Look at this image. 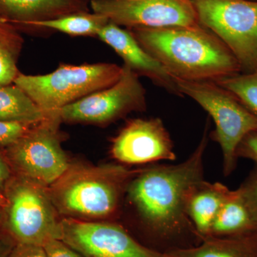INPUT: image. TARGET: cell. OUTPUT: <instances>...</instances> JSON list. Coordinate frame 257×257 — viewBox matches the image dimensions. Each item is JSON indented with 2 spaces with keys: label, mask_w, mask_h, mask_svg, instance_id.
I'll return each mask as SVG.
<instances>
[{
  "label": "cell",
  "mask_w": 257,
  "mask_h": 257,
  "mask_svg": "<svg viewBox=\"0 0 257 257\" xmlns=\"http://www.w3.org/2000/svg\"><path fill=\"white\" fill-rule=\"evenodd\" d=\"M111 153L128 165L176 159L173 142L160 118L128 121L113 140Z\"/></svg>",
  "instance_id": "obj_12"
},
{
  "label": "cell",
  "mask_w": 257,
  "mask_h": 257,
  "mask_svg": "<svg viewBox=\"0 0 257 257\" xmlns=\"http://www.w3.org/2000/svg\"><path fill=\"white\" fill-rule=\"evenodd\" d=\"M90 0H0V18L22 31L32 23L89 12Z\"/></svg>",
  "instance_id": "obj_14"
},
{
  "label": "cell",
  "mask_w": 257,
  "mask_h": 257,
  "mask_svg": "<svg viewBox=\"0 0 257 257\" xmlns=\"http://www.w3.org/2000/svg\"><path fill=\"white\" fill-rule=\"evenodd\" d=\"M256 1H257V0H256Z\"/></svg>",
  "instance_id": "obj_31"
},
{
  "label": "cell",
  "mask_w": 257,
  "mask_h": 257,
  "mask_svg": "<svg viewBox=\"0 0 257 257\" xmlns=\"http://www.w3.org/2000/svg\"><path fill=\"white\" fill-rule=\"evenodd\" d=\"M238 189L257 218V165Z\"/></svg>",
  "instance_id": "obj_23"
},
{
  "label": "cell",
  "mask_w": 257,
  "mask_h": 257,
  "mask_svg": "<svg viewBox=\"0 0 257 257\" xmlns=\"http://www.w3.org/2000/svg\"><path fill=\"white\" fill-rule=\"evenodd\" d=\"M37 123L0 121V147L14 143Z\"/></svg>",
  "instance_id": "obj_22"
},
{
  "label": "cell",
  "mask_w": 257,
  "mask_h": 257,
  "mask_svg": "<svg viewBox=\"0 0 257 257\" xmlns=\"http://www.w3.org/2000/svg\"><path fill=\"white\" fill-rule=\"evenodd\" d=\"M8 257H46L42 246L32 244H15Z\"/></svg>",
  "instance_id": "obj_26"
},
{
  "label": "cell",
  "mask_w": 257,
  "mask_h": 257,
  "mask_svg": "<svg viewBox=\"0 0 257 257\" xmlns=\"http://www.w3.org/2000/svg\"><path fill=\"white\" fill-rule=\"evenodd\" d=\"M174 79L180 95L197 101L214 120L215 130L211 138L222 152L223 173L229 176L237 165L240 143L248 134L257 131L256 115L215 82Z\"/></svg>",
  "instance_id": "obj_6"
},
{
  "label": "cell",
  "mask_w": 257,
  "mask_h": 257,
  "mask_svg": "<svg viewBox=\"0 0 257 257\" xmlns=\"http://www.w3.org/2000/svg\"><path fill=\"white\" fill-rule=\"evenodd\" d=\"M55 116L40 109L14 83L0 85V121L37 123Z\"/></svg>",
  "instance_id": "obj_18"
},
{
  "label": "cell",
  "mask_w": 257,
  "mask_h": 257,
  "mask_svg": "<svg viewBox=\"0 0 257 257\" xmlns=\"http://www.w3.org/2000/svg\"><path fill=\"white\" fill-rule=\"evenodd\" d=\"M3 192L7 204L0 230L15 244L43 246L61 239L60 220L46 187L13 174Z\"/></svg>",
  "instance_id": "obj_4"
},
{
  "label": "cell",
  "mask_w": 257,
  "mask_h": 257,
  "mask_svg": "<svg viewBox=\"0 0 257 257\" xmlns=\"http://www.w3.org/2000/svg\"><path fill=\"white\" fill-rule=\"evenodd\" d=\"M2 220H3V208L0 207V228H1Z\"/></svg>",
  "instance_id": "obj_30"
},
{
  "label": "cell",
  "mask_w": 257,
  "mask_h": 257,
  "mask_svg": "<svg viewBox=\"0 0 257 257\" xmlns=\"http://www.w3.org/2000/svg\"><path fill=\"white\" fill-rule=\"evenodd\" d=\"M231 190L220 182L204 179L196 182L186 194L185 210L201 239L208 237L211 225Z\"/></svg>",
  "instance_id": "obj_15"
},
{
  "label": "cell",
  "mask_w": 257,
  "mask_h": 257,
  "mask_svg": "<svg viewBox=\"0 0 257 257\" xmlns=\"http://www.w3.org/2000/svg\"><path fill=\"white\" fill-rule=\"evenodd\" d=\"M93 13L128 28L197 27L192 0H90Z\"/></svg>",
  "instance_id": "obj_11"
},
{
  "label": "cell",
  "mask_w": 257,
  "mask_h": 257,
  "mask_svg": "<svg viewBox=\"0 0 257 257\" xmlns=\"http://www.w3.org/2000/svg\"><path fill=\"white\" fill-rule=\"evenodd\" d=\"M215 82L231 92L257 116V70L250 73H240Z\"/></svg>",
  "instance_id": "obj_21"
},
{
  "label": "cell",
  "mask_w": 257,
  "mask_h": 257,
  "mask_svg": "<svg viewBox=\"0 0 257 257\" xmlns=\"http://www.w3.org/2000/svg\"><path fill=\"white\" fill-rule=\"evenodd\" d=\"M23 45L21 32L0 18V85L13 84L20 73L18 63Z\"/></svg>",
  "instance_id": "obj_20"
},
{
  "label": "cell",
  "mask_w": 257,
  "mask_h": 257,
  "mask_svg": "<svg viewBox=\"0 0 257 257\" xmlns=\"http://www.w3.org/2000/svg\"><path fill=\"white\" fill-rule=\"evenodd\" d=\"M170 257H257V229L226 237L208 236L194 247L176 250Z\"/></svg>",
  "instance_id": "obj_16"
},
{
  "label": "cell",
  "mask_w": 257,
  "mask_h": 257,
  "mask_svg": "<svg viewBox=\"0 0 257 257\" xmlns=\"http://www.w3.org/2000/svg\"><path fill=\"white\" fill-rule=\"evenodd\" d=\"M130 32L173 78L217 82L242 73L229 48L202 25L135 28Z\"/></svg>",
  "instance_id": "obj_2"
},
{
  "label": "cell",
  "mask_w": 257,
  "mask_h": 257,
  "mask_svg": "<svg viewBox=\"0 0 257 257\" xmlns=\"http://www.w3.org/2000/svg\"><path fill=\"white\" fill-rule=\"evenodd\" d=\"M109 22V20L103 15L84 12L64 15L52 20L35 22L30 25L28 30L46 29L57 30L73 36L97 35L98 32Z\"/></svg>",
  "instance_id": "obj_19"
},
{
  "label": "cell",
  "mask_w": 257,
  "mask_h": 257,
  "mask_svg": "<svg viewBox=\"0 0 257 257\" xmlns=\"http://www.w3.org/2000/svg\"><path fill=\"white\" fill-rule=\"evenodd\" d=\"M60 226L61 240L84 257H170L147 247L116 223L64 217Z\"/></svg>",
  "instance_id": "obj_9"
},
{
  "label": "cell",
  "mask_w": 257,
  "mask_h": 257,
  "mask_svg": "<svg viewBox=\"0 0 257 257\" xmlns=\"http://www.w3.org/2000/svg\"><path fill=\"white\" fill-rule=\"evenodd\" d=\"M140 170L122 166L94 167L70 164L47 193L57 212L66 217L91 220L114 215L128 184Z\"/></svg>",
  "instance_id": "obj_3"
},
{
  "label": "cell",
  "mask_w": 257,
  "mask_h": 257,
  "mask_svg": "<svg viewBox=\"0 0 257 257\" xmlns=\"http://www.w3.org/2000/svg\"><path fill=\"white\" fill-rule=\"evenodd\" d=\"M207 127L187 160L143 169L128 184L126 192L141 224L138 241L154 251L168 254L202 241L186 213L185 197L193 184L204 179Z\"/></svg>",
  "instance_id": "obj_1"
},
{
  "label": "cell",
  "mask_w": 257,
  "mask_h": 257,
  "mask_svg": "<svg viewBox=\"0 0 257 257\" xmlns=\"http://www.w3.org/2000/svg\"><path fill=\"white\" fill-rule=\"evenodd\" d=\"M122 72L123 67L111 63L61 64L55 71L45 75H27L20 72L14 84L42 110L58 114L64 106L113 85Z\"/></svg>",
  "instance_id": "obj_5"
},
{
  "label": "cell",
  "mask_w": 257,
  "mask_h": 257,
  "mask_svg": "<svg viewBox=\"0 0 257 257\" xmlns=\"http://www.w3.org/2000/svg\"><path fill=\"white\" fill-rule=\"evenodd\" d=\"M257 229V218L239 189L231 190L211 225L209 236L226 237Z\"/></svg>",
  "instance_id": "obj_17"
},
{
  "label": "cell",
  "mask_w": 257,
  "mask_h": 257,
  "mask_svg": "<svg viewBox=\"0 0 257 257\" xmlns=\"http://www.w3.org/2000/svg\"><path fill=\"white\" fill-rule=\"evenodd\" d=\"M139 75L126 65L113 85L84 96L58 111L61 120L105 124L133 111L146 109L145 89Z\"/></svg>",
  "instance_id": "obj_10"
},
{
  "label": "cell",
  "mask_w": 257,
  "mask_h": 257,
  "mask_svg": "<svg viewBox=\"0 0 257 257\" xmlns=\"http://www.w3.org/2000/svg\"><path fill=\"white\" fill-rule=\"evenodd\" d=\"M236 156L238 159H248L256 162L257 165V131L246 135L240 143Z\"/></svg>",
  "instance_id": "obj_25"
},
{
  "label": "cell",
  "mask_w": 257,
  "mask_h": 257,
  "mask_svg": "<svg viewBox=\"0 0 257 257\" xmlns=\"http://www.w3.org/2000/svg\"><path fill=\"white\" fill-rule=\"evenodd\" d=\"M13 175V171L10 168L9 164L3 155L0 147V191L3 192L5 184Z\"/></svg>",
  "instance_id": "obj_27"
},
{
  "label": "cell",
  "mask_w": 257,
  "mask_h": 257,
  "mask_svg": "<svg viewBox=\"0 0 257 257\" xmlns=\"http://www.w3.org/2000/svg\"><path fill=\"white\" fill-rule=\"evenodd\" d=\"M96 36L110 46L135 73L145 76L161 87L180 95L173 77L140 45L130 31L109 22Z\"/></svg>",
  "instance_id": "obj_13"
},
{
  "label": "cell",
  "mask_w": 257,
  "mask_h": 257,
  "mask_svg": "<svg viewBox=\"0 0 257 257\" xmlns=\"http://www.w3.org/2000/svg\"><path fill=\"white\" fill-rule=\"evenodd\" d=\"M15 245L13 241L0 230V257H8Z\"/></svg>",
  "instance_id": "obj_28"
},
{
  "label": "cell",
  "mask_w": 257,
  "mask_h": 257,
  "mask_svg": "<svg viewBox=\"0 0 257 257\" xmlns=\"http://www.w3.org/2000/svg\"><path fill=\"white\" fill-rule=\"evenodd\" d=\"M59 115L34 125L9 146L2 148L13 174L50 187L68 168L57 134Z\"/></svg>",
  "instance_id": "obj_8"
},
{
  "label": "cell",
  "mask_w": 257,
  "mask_h": 257,
  "mask_svg": "<svg viewBox=\"0 0 257 257\" xmlns=\"http://www.w3.org/2000/svg\"><path fill=\"white\" fill-rule=\"evenodd\" d=\"M46 257H84L61 239H52L43 246Z\"/></svg>",
  "instance_id": "obj_24"
},
{
  "label": "cell",
  "mask_w": 257,
  "mask_h": 257,
  "mask_svg": "<svg viewBox=\"0 0 257 257\" xmlns=\"http://www.w3.org/2000/svg\"><path fill=\"white\" fill-rule=\"evenodd\" d=\"M7 204L6 198H5L4 194L2 191H0V207L3 208L5 207Z\"/></svg>",
  "instance_id": "obj_29"
},
{
  "label": "cell",
  "mask_w": 257,
  "mask_h": 257,
  "mask_svg": "<svg viewBox=\"0 0 257 257\" xmlns=\"http://www.w3.org/2000/svg\"><path fill=\"white\" fill-rule=\"evenodd\" d=\"M199 23L229 48L242 73L257 70V1L192 0Z\"/></svg>",
  "instance_id": "obj_7"
}]
</instances>
